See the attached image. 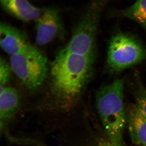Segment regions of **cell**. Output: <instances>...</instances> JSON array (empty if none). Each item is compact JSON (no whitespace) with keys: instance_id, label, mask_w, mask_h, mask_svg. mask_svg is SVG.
I'll list each match as a JSON object with an SVG mask.
<instances>
[{"instance_id":"6da1fadb","label":"cell","mask_w":146,"mask_h":146,"mask_svg":"<svg viewBox=\"0 0 146 146\" xmlns=\"http://www.w3.org/2000/svg\"><path fill=\"white\" fill-rule=\"evenodd\" d=\"M95 58L73 53L65 48L60 50L51 65L53 91L65 99L77 96L91 77Z\"/></svg>"},{"instance_id":"30bf717a","label":"cell","mask_w":146,"mask_h":146,"mask_svg":"<svg viewBox=\"0 0 146 146\" xmlns=\"http://www.w3.org/2000/svg\"><path fill=\"white\" fill-rule=\"evenodd\" d=\"M20 93L12 87L1 86L0 118L5 122L11 119L18 111L21 104Z\"/></svg>"},{"instance_id":"277c9868","label":"cell","mask_w":146,"mask_h":146,"mask_svg":"<svg viewBox=\"0 0 146 146\" xmlns=\"http://www.w3.org/2000/svg\"><path fill=\"white\" fill-rule=\"evenodd\" d=\"M146 59L145 47L134 36L120 31L111 37L106 59L110 72H119Z\"/></svg>"},{"instance_id":"9c48e42d","label":"cell","mask_w":146,"mask_h":146,"mask_svg":"<svg viewBox=\"0 0 146 146\" xmlns=\"http://www.w3.org/2000/svg\"><path fill=\"white\" fill-rule=\"evenodd\" d=\"M127 122L131 140L139 146H146V117L136 104L128 109Z\"/></svg>"},{"instance_id":"5bb4252c","label":"cell","mask_w":146,"mask_h":146,"mask_svg":"<svg viewBox=\"0 0 146 146\" xmlns=\"http://www.w3.org/2000/svg\"><path fill=\"white\" fill-rule=\"evenodd\" d=\"M98 146H125L123 145H119L117 144L114 143H112L110 142V141L108 140V141L106 142H102Z\"/></svg>"},{"instance_id":"8fae6325","label":"cell","mask_w":146,"mask_h":146,"mask_svg":"<svg viewBox=\"0 0 146 146\" xmlns=\"http://www.w3.org/2000/svg\"><path fill=\"white\" fill-rule=\"evenodd\" d=\"M118 14L134 21L146 30V0H136L129 6L120 10Z\"/></svg>"},{"instance_id":"3957f363","label":"cell","mask_w":146,"mask_h":146,"mask_svg":"<svg viewBox=\"0 0 146 146\" xmlns=\"http://www.w3.org/2000/svg\"><path fill=\"white\" fill-rule=\"evenodd\" d=\"M110 1H90L65 47L67 50L81 55L95 56L96 40L100 21Z\"/></svg>"},{"instance_id":"52a82bcc","label":"cell","mask_w":146,"mask_h":146,"mask_svg":"<svg viewBox=\"0 0 146 146\" xmlns=\"http://www.w3.org/2000/svg\"><path fill=\"white\" fill-rule=\"evenodd\" d=\"M0 45L11 56L23 52L31 45L23 32L4 22L0 24Z\"/></svg>"},{"instance_id":"7c38bea8","label":"cell","mask_w":146,"mask_h":146,"mask_svg":"<svg viewBox=\"0 0 146 146\" xmlns=\"http://www.w3.org/2000/svg\"><path fill=\"white\" fill-rule=\"evenodd\" d=\"M137 75L135 77L136 104L146 117V89Z\"/></svg>"},{"instance_id":"4fadbf2b","label":"cell","mask_w":146,"mask_h":146,"mask_svg":"<svg viewBox=\"0 0 146 146\" xmlns=\"http://www.w3.org/2000/svg\"><path fill=\"white\" fill-rule=\"evenodd\" d=\"M10 64H9L4 58L1 56L0 60V84L1 86H5L10 78Z\"/></svg>"},{"instance_id":"7a4b0ae2","label":"cell","mask_w":146,"mask_h":146,"mask_svg":"<svg viewBox=\"0 0 146 146\" xmlns=\"http://www.w3.org/2000/svg\"><path fill=\"white\" fill-rule=\"evenodd\" d=\"M125 79L115 80L102 86L96 95V106L108 140L123 144V134L127 123L123 104Z\"/></svg>"},{"instance_id":"5b68a950","label":"cell","mask_w":146,"mask_h":146,"mask_svg":"<svg viewBox=\"0 0 146 146\" xmlns=\"http://www.w3.org/2000/svg\"><path fill=\"white\" fill-rule=\"evenodd\" d=\"M9 64L11 71L29 91L38 89L46 77L47 58L32 45L23 52L11 56Z\"/></svg>"},{"instance_id":"ba28073f","label":"cell","mask_w":146,"mask_h":146,"mask_svg":"<svg viewBox=\"0 0 146 146\" xmlns=\"http://www.w3.org/2000/svg\"><path fill=\"white\" fill-rule=\"evenodd\" d=\"M0 3L3 10L24 22L35 21L44 9L35 6L28 0H0Z\"/></svg>"},{"instance_id":"8992f818","label":"cell","mask_w":146,"mask_h":146,"mask_svg":"<svg viewBox=\"0 0 146 146\" xmlns=\"http://www.w3.org/2000/svg\"><path fill=\"white\" fill-rule=\"evenodd\" d=\"M36 42L39 46L48 44L62 30L63 24L58 10L45 8L41 16L35 21Z\"/></svg>"}]
</instances>
